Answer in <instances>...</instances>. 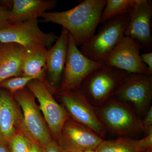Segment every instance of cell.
Returning a JSON list of instances; mask_svg holds the SVG:
<instances>
[{
	"mask_svg": "<svg viewBox=\"0 0 152 152\" xmlns=\"http://www.w3.org/2000/svg\"><path fill=\"white\" fill-rule=\"evenodd\" d=\"M106 0H85L75 7L63 12H47L43 22L56 24L67 30L78 47L95 34Z\"/></svg>",
	"mask_w": 152,
	"mask_h": 152,
	"instance_id": "6da1fadb",
	"label": "cell"
},
{
	"mask_svg": "<svg viewBox=\"0 0 152 152\" xmlns=\"http://www.w3.org/2000/svg\"><path fill=\"white\" fill-rule=\"evenodd\" d=\"M94 108L106 131L127 137L144 132L142 121L139 115L126 103L113 97L103 104Z\"/></svg>",
	"mask_w": 152,
	"mask_h": 152,
	"instance_id": "7a4b0ae2",
	"label": "cell"
},
{
	"mask_svg": "<svg viewBox=\"0 0 152 152\" xmlns=\"http://www.w3.org/2000/svg\"><path fill=\"white\" fill-rule=\"evenodd\" d=\"M129 22V14L115 17L105 22L96 34L81 46L80 51L92 61L104 64L126 36Z\"/></svg>",
	"mask_w": 152,
	"mask_h": 152,
	"instance_id": "3957f363",
	"label": "cell"
},
{
	"mask_svg": "<svg viewBox=\"0 0 152 152\" xmlns=\"http://www.w3.org/2000/svg\"><path fill=\"white\" fill-rule=\"evenodd\" d=\"M129 74L103 64L84 80L80 90L90 103L100 107L114 96Z\"/></svg>",
	"mask_w": 152,
	"mask_h": 152,
	"instance_id": "277c9868",
	"label": "cell"
},
{
	"mask_svg": "<svg viewBox=\"0 0 152 152\" xmlns=\"http://www.w3.org/2000/svg\"><path fill=\"white\" fill-rule=\"evenodd\" d=\"M13 95L22 109L25 133L42 148L53 140L51 133L36 104L34 96L28 89L25 88Z\"/></svg>",
	"mask_w": 152,
	"mask_h": 152,
	"instance_id": "5b68a950",
	"label": "cell"
},
{
	"mask_svg": "<svg viewBox=\"0 0 152 152\" xmlns=\"http://www.w3.org/2000/svg\"><path fill=\"white\" fill-rule=\"evenodd\" d=\"M58 38L54 33L42 31L38 20L16 23L0 29V43L18 44L26 49L39 45L50 48Z\"/></svg>",
	"mask_w": 152,
	"mask_h": 152,
	"instance_id": "8992f818",
	"label": "cell"
},
{
	"mask_svg": "<svg viewBox=\"0 0 152 152\" xmlns=\"http://www.w3.org/2000/svg\"><path fill=\"white\" fill-rule=\"evenodd\" d=\"M103 64L92 61L84 56L69 33L67 55L60 92L79 89L86 78Z\"/></svg>",
	"mask_w": 152,
	"mask_h": 152,
	"instance_id": "52a82bcc",
	"label": "cell"
},
{
	"mask_svg": "<svg viewBox=\"0 0 152 152\" xmlns=\"http://www.w3.org/2000/svg\"><path fill=\"white\" fill-rule=\"evenodd\" d=\"M37 99L40 110L48 127L52 137L57 141L59 137L65 123L69 116L64 107L59 104L49 91L45 82L35 79L27 86Z\"/></svg>",
	"mask_w": 152,
	"mask_h": 152,
	"instance_id": "ba28073f",
	"label": "cell"
},
{
	"mask_svg": "<svg viewBox=\"0 0 152 152\" xmlns=\"http://www.w3.org/2000/svg\"><path fill=\"white\" fill-rule=\"evenodd\" d=\"M113 97L132 104L139 115H143L149 108L152 99V75L130 74Z\"/></svg>",
	"mask_w": 152,
	"mask_h": 152,
	"instance_id": "9c48e42d",
	"label": "cell"
},
{
	"mask_svg": "<svg viewBox=\"0 0 152 152\" xmlns=\"http://www.w3.org/2000/svg\"><path fill=\"white\" fill-rule=\"evenodd\" d=\"M60 99L69 116L74 121L96 134L101 137L107 131L98 118L95 108L91 105L80 89L59 93Z\"/></svg>",
	"mask_w": 152,
	"mask_h": 152,
	"instance_id": "30bf717a",
	"label": "cell"
},
{
	"mask_svg": "<svg viewBox=\"0 0 152 152\" xmlns=\"http://www.w3.org/2000/svg\"><path fill=\"white\" fill-rule=\"evenodd\" d=\"M104 140L100 136L70 118L65 123L57 142L65 152L96 150Z\"/></svg>",
	"mask_w": 152,
	"mask_h": 152,
	"instance_id": "8fae6325",
	"label": "cell"
},
{
	"mask_svg": "<svg viewBox=\"0 0 152 152\" xmlns=\"http://www.w3.org/2000/svg\"><path fill=\"white\" fill-rule=\"evenodd\" d=\"M129 22L125 36L137 41L142 50L152 48V1L137 0L129 12Z\"/></svg>",
	"mask_w": 152,
	"mask_h": 152,
	"instance_id": "7c38bea8",
	"label": "cell"
},
{
	"mask_svg": "<svg viewBox=\"0 0 152 152\" xmlns=\"http://www.w3.org/2000/svg\"><path fill=\"white\" fill-rule=\"evenodd\" d=\"M141 46L137 41L131 37L125 36L111 53L104 64L130 74H149L146 66L141 59Z\"/></svg>",
	"mask_w": 152,
	"mask_h": 152,
	"instance_id": "4fadbf2b",
	"label": "cell"
},
{
	"mask_svg": "<svg viewBox=\"0 0 152 152\" xmlns=\"http://www.w3.org/2000/svg\"><path fill=\"white\" fill-rule=\"evenodd\" d=\"M69 32L62 28L58 39L48 49L45 84L51 93L58 91L61 84L67 55Z\"/></svg>",
	"mask_w": 152,
	"mask_h": 152,
	"instance_id": "5bb4252c",
	"label": "cell"
},
{
	"mask_svg": "<svg viewBox=\"0 0 152 152\" xmlns=\"http://www.w3.org/2000/svg\"><path fill=\"white\" fill-rule=\"evenodd\" d=\"M11 95L0 90V140L7 143L17 133H25L23 115Z\"/></svg>",
	"mask_w": 152,
	"mask_h": 152,
	"instance_id": "9a60e30c",
	"label": "cell"
},
{
	"mask_svg": "<svg viewBox=\"0 0 152 152\" xmlns=\"http://www.w3.org/2000/svg\"><path fill=\"white\" fill-rule=\"evenodd\" d=\"M56 0H13L10 16V24L38 20L46 12L55 8Z\"/></svg>",
	"mask_w": 152,
	"mask_h": 152,
	"instance_id": "2e32d148",
	"label": "cell"
},
{
	"mask_svg": "<svg viewBox=\"0 0 152 152\" xmlns=\"http://www.w3.org/2000/svg\"><path fill=\"white\" fill-rule=\"evenodd\" d=\"M25 49L18 44L0 45V83L4 80L22 76L21 64Z\"/></svg>",
	"mask_w": 152,
	"mask_h": 152,
	"instance_id": "e0dca14e",
	"label": "cell"
},
{
	"mask_svg": "<svg viewBox=\"0 0 152 152\" xmlns=\"http://www.w3.org/2000/svg\"><path fill=\"white\" fill-rule=\"evenodd\" d=\"M48 51V48L41 45L25 49L22 60V76L45 82Z\"/></svg>",
	"mask_w": 152,
	"mask_h": 152,
	"instance_id": "ac0fdd59",
	"label": "cell"
},
{
	"mask_svg": "<svg viewBox=\"0 0 152 152\" xmlns=\"http://www.w3.org/2000/svg\"><path fill=\"white\" fill-rule=\"evenodd\" d=\"M95 151L96 152H141L138 140H132L127 137L103 140Z\"/></svg>",
	"mask_w": 152,
	"mask_h": 152,
	"instance_id": "d6986e66",
	"label": "cell"
},
{
	"mask_svg": "<svg viewBox=\"0 0 152 152\" xmlns=\"http://www.w3.org/2000/svg\"><path fill=\"white\" fill-rule=\"evenodd\" d=\"M137 0H106L99 24H103L115 17L129 14Z\"/></svg>",
	"mask_w": 152,
	"mask_h": 152,
	"instance_id": "ffe728a7",
	"label": "cell"
},
{
	"mask_svg": "<svg viewBox=\"0 0 152 152\" xmlns=\"http://www.w3.org/2000/svg\"><path fill=\"white\" fill-rule=\"evenodd\" d=\"M35 79L32 77L24 76L13 77L1 82L0 88L7 90L11 94H14L25 88L30 82Z\"/></svg>",
	"mask_w": 152,
	"mask_h": 152,
	"instance_id": "44dd1931",
	"label": "cell"
},
{
	"mask_svg": "<svg viewBox=\"0 0 152 152\" xmlns=\"http://www.w3.org/2000/svg\"><path fill=\"white\" fill-rule=\"evenodd\" d=\"M31 139L23 132L15 134L7 142L10 152H28Z\"/></svg>",
	"mask_w": 152,
	"mask_h": 152,
	"instance_id": "7402d4cb",
	"label": "cell"
},
{
	"mask_svg": "<svg viewBox=\"0 0 152 152\" xmlns=\"http://www.w3.org/2000/svg\"><path fill=\"white\" fill-rule=\"evenodd\" d=\"M10 13L11 10L5 6L0 5V29L10 25Z\"/></svg>",
	"mask_w": 152,
	"mask_h": 152,
	"instance_id": "603a6c76",
	"label": "cell"
},
{
	"mask_svg": "<svg viewBox=\"0 0 152 152\" xmlns=\"http://www.w3.org/2000/svg\"><path fill=\"white\" fill-rule=\"evenodd\" d=\"M138 144L141 152L152 149V132L147 134L145 137L138 140Z\"/></svg>",
	"mask_w": 152,
	"mask_h": 152,
	"instance_id": "cb8c5ba5",
	"label": "cell"
},
{
	"mask_svg": "<svg viewBox=\"0 0 152 152\" xmlns=\"http://www.w3.org/2000/svg\"><path fill=\"white\" fill-rule=\"evenodd\" d=\"M142 121L144 132L147 134L152 132V107H150L147 110L145 116Z\"/></svg>",
	"mask_w": 152,
	"mask_h": 152,
	"instance_id": "d4e9b609",
	"label": "cell"
},
{
	"mask_svg": "<svg viewBox=\"0 0 152 152\" xmlns=\"http://www.w3.org/2000/svg\"><path fill=\"white\" fill-rule=\"evenodd\" d=\"M140 58L142 61L148 68L149 74L152 75V52L142 54L140 55Z\"/></svg>",
	"mask_w": 152,
	"mask_h": 152,
	"instance_id": "484cf974",
	"label": "cell"
},
{
	"mask_svg": "<svg viewBox=\"0 0 152 152\" xmlns=\"http://www.w3.org/2000/svg\"><path fill=\"white\" fill-rule=\"evenodd\" d=\"M42 149V152H65L61 148L57 142L54 140Z\"/></svg>",
	"mask_w": 152,
	"mask_h": 152,
	"instance_id": "4316f807",
	"label": "cell"
},
{
	"mask_svg": "<svg viewBox=\"0 0 152 152\" xmlns=\"http://www.w3.org/2000/svg\"><path fill=\"white\" fill-rule=\"evenodd\" d=\"M28 152H42V149L35 142L31 140L29 149Z\"/></svg>",
	"mask_w": 152,
	"mask_h": 152,
	"instance_id": "83f0119b",
	"label": "cell"
},
{
	"mask_svg": "<svg viewBox=\"0 0 152 152\" xmlns=\"http://www.w3.org/2000/svg\"><path fill=\"white\" fill-rule=\"evenodd\" d=\"M0 152H10L7 143L0 140Z\"/></svg>",
	"mask_w": 152,
	"mask_h": 152,
	"instance_id": "f1b7e54d",
	"label": "cell"
},
{
	"mask_svg": "<svg viewBox=\"0 0 152 152\" xmlns=\"http://www.w3.org/2000/svg\"><path fill=\"white\" fill-rule=\"evenodd\" d=\"M78 152H96L95 150H88V151H83Z\"/></svg>",
	"mask_w": 152,
	"mask_h": 152,
	"instance_id": "f546056e",
	"label": "cell"
},
{
	"mask_svg": "<svg viewBox=\"0 0 152 152\" xmlns=\"http://www.w3.org/2000/svg\"><path fill=\"white\" fill-rule=\"evenodd\" d=\"M143 152H152V149H151L148 150V151Z\"/></svg>",
	"mask_w": 152,
	"mask_h": 152,
	"instance_id": "4dcf8cb0",
	"label": "cell"
},
{
	"mask_svg": "<svg viewBox=\"0 0 152 152\" xmlns=\"http://www.w3.org/2000/svg\"><path fill=\"white\" fill-rule=\"evenodd\" d=\"M1 43H0V45H1Z\"/></svg>",
	"mask_w": 152,
	"mask_h": 152,
	"instance_id": "1f68e13d",
	"label": "cell"
}]
</instances>
